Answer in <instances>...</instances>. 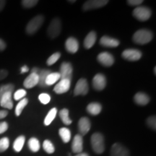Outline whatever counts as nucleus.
Here are the masks:
<instances>
[{
  "instance_id": "f257e3e1",
  "label": "nucleus",
  "mask_w": 156,
  "mask_h": 156,
  "mask_svg": "<svg viewBox=\"0 0 156 156\" xmlns=\"http://www.w3.org/2000/svg\"><path fill=\"white\" fill-rule=\"evenodd\" d=\"M153 33L147 29H140L136 31L132 37L134 43L139 45H145L153 39Z\"/></svg>"
},
{
  "instance_id": "f03ea898",
  "label": "nucleus",
  "mask_w": 156,
  "mask_h": 156,
  "mask_svg": "<svg viewBox=\"0 0 156 156\" xmlns=\"http://www.w3.org/2000/svg\"><path fill=\"white\" fill-rule=\"evenodd\" d=\"M91 145H92L93 151L97 154H101L105 150L104 137L103 134L96 132L91 136Z\"/></svg>"
},
{
  "instance_id": "7ed1b4c3",
  "label": "nucleus",
  "mask_w": 156,
  "mask_h": 156,
  "mask_svg": "<svg viewBox=\"0 0 156 156\" xmlns=\"http://www.w3.org/2000/svg\"><path fill=\"white\" fill-rule=\"evenodd\" d=\"M44 22V17L41 15H38L34 17L29 21L27 24L25 31L28 35H34L40 29Z\"/></svg>"
},
{
  "instance_id": "20e7f679",
  "label": "nucleus",
  "mask_w": 156,
  "mask_h": 156,
  "mask_svg": "<svg viewBox=\"0 0 156 156\" xmlns=\"http://www.w3.org/2000/svg\"><path fill=\"white\" fill-rule=\"evenodd\" d=\"M62 31V22L59 18L55 17L51 20L47 28V35L51 39H55Z\"/></svg>"
},
{
  "instance_id": "39448f33",
  "label": "nucleus",
  "mask_w": 156,
  "mask_h": 156,
  "mask_svg": "<svg viewBox=\"0 0 156 156\" xmlns=\"http://www.w3.org/2000/svg\"><path fill=\"white\" fill-rule=\"evenodd\" d=\"M133 16L137 19L138 20L144 21L147 20L150 18L152 15L151 9L147 7H145V6H139L136 7L135 9L133 10Z\"/></svg>"
},
{
  "instance_id": "423d86ee",
  "label": "nucleus",
  "mask_w": 156,
  "mask_h": 156,
  "mask_svg": "<svg viewBox=\"0 0 156 156\" xmlns=\"http://www.w3.org/2000/svg\"><path fill=\"white\" fill-rule=\"evenodd\" d=\"M60 80H67L71 81L73 78V67L69 62H63L60 66Z\"/></svg>"
},
{
  "instance_id": "0eeeda50",
  "label": "nucleus",
  "mask_w": 156,
  "mask_h": 156,
  "mask_svg": "<svg viewBox=\"0 0 156 156\" xmlns=\"http://www.w3.org/2000/svg\"><path fill=\"white\" fill-rule=\"evenodd\" d=\"M89 91L88 83L86 79L85 78H80L76 84L75 90H74V95H85L87 94Z\"/></svg>"
},
{
  "instance_id": "6e6552de",
  "label": "nucleus",
  "mask_w": 156,
  "mask_h": 156,
  "mask_svg": "<svg viewBox=\"0 0 156 156\" xmlns=\"http://www.w3.org/2000/svg\"><path fill=\"white\" fill-rule=\"evenodd\" d=\"M122 56L128 61L135 62L142 57V52L135 48H127L122 52Z\"/></svg>"
},
{
  "instance_id": "1a4fd4ad",
  "label": "nucleus",
  "mask_w": 156,
  "mask_h": 156,
  "mask_svg": "<svg viewBox=\"0 0 156 156\" xmlns=\"http://www.w3.org/2000/svg\"><path fill=\"white\" fill-rule=\"evenodd\" d=\"M108 3V0H89L85 2L83 5V10L88 11L91 9H98Z\"/></svg>"
},
{
  "instance_id": "9d476101",
  "label": "nucleus",
  "mask_w": 156,
  "mask_h": 156,
  "mask_svg": "<svg viewBox=\"0 0 156 156\" xmlns=\"http://www.w3.org/2000/svg\"><path fill=\"white\" fill-rule=\"evenodd\" d=\"M106 79L103 74H97L93 79V87L98 91H101L106 87Z\"/></svg>"
},
{
  "instance_id": "9b49d317",
  "label": "nucleus",
  "mask_w": 156,
  "mask_h": 156,
  "mask_svg": "<svg viewBox=\"0 0 156 156\" xmlns=\"http://www.w3.org/2000/svg\"><path fill=\"white\" fill-rule=\"evenodd\" d=\"M98 61L105 67H111L114 63V58L108 52H102L98 55Z\"/></svg>"
},
{
  "instance_id": "f8f14e48",
  "label": "nucleus",
  "mask_w": 156,
  "mask_h": 156,
  "mask_svg": "<svg viewBox=\"0 0 156 156\" xmlns=\"http://www.w3.org/2000/svg\"><path fill=\"white\" fill-rule=\"evenodd\" d=\"M111 156H129V152L122 144L114 143L111 149Z\"/></svg>"
},
{
  "instance_id": "ddd939ff",
  "label": "nucleus",
  "mask_w": 156,
  "mask_h": 156,
  "mask_svg": "<svg viewBox=\"0 0 156 156\" xmlns=\"http://www.w3.org/2000/svg\"><path fill=\"white\" fill-rule=\"evenodd\" d=\"M78 130L81 136L85 135L90 131L91 127L90 121L87 117H82L77 124Z\"/></svg>"
},
{
  "instance_id": "4468645a",
  "label": "nucleus",
  "mask_w": 156,
  "mask_h": 156,
  "mask_svg": "<svg viewBox=\"0 0 156 156\" xmlns=\"http://www.w3.org/2000/svg\"><path fill=\"white\" fill-rule=\"evenodd\" d=\"M70 85H71V81L67 80H60V81L54 87V91L57 94L67 93L70 88Z\"/></svg>"
},
{
  "instance_id": "2eb2a0df",
  "label": "nucleus",
  "mask_w": 156,
  "mask_h": 156,
  "mask_svg": "<svg viewBox=\"0 0 156 156\" xmlns=\"http://www.w3.org/2000/svg\"><path fill=\"white\" fill-rule=\"evenodd\" d=\"M83 149V136L76 134L72 143V151L75 153H81Z\"/></svg>"
},
{
  "instance_id": "dca6fc26",
  "label": "nucleus",
  "mask_w": 156,
  "mask_h": 156,
  "mask_svg": "<svg viewBox=\"0 0 156 156\" xmlns=\"http://www.w3.org/2000/svg\"><path fill=\"white\" fill-rule=\"evenodd\" d=\"M65 48L68 52L75 54L79 49V42L74 37H69L65 41Z\"/></svg>"
},
{
  "instance_id": "f3484780",
  "label": "nucleus",
  "mask_w": 156,
  "mask_h": 156,
  "mask_svg": "<svg viewBox=\"0 0 156 156\" xmlns=\"http://www.w3.org/2000/svg\"><path fill=\"white\" fill-rule=\"evenodd\" d=\"M101 46H105V47H117L120 44L119 41L117 40L116 38H112V37H109L107 36H103L102 38L100 39V41H99Z\"/></svg>"
},
{
  "instance_id": "a211bd4d",
  "label": "nucleus",
  "mask_w": 156,
  "mask_h": 156,
  "mask_svg": "<svg viewBox=\"0 0 156 156\" xmlns=\"http://www.w3.org/2000/svg\"><path fill=\"white\" fill-rule=\"evenodd\" d=\"M38 75L35 73H30L23 82V85L25 88H32L38 84Z\"/></svg>"
},
{
  "instance_id": "6ab92c4d",
  "label": "nucleus",
  "mask_w": 156,
  "mask_h": 156,
  "mask_svg": "<svg viewBox=\"0 0 156 156\" xmlns=\"http://www.w3.org/2000/svg\"><path fill=\"white\" fill-rule=\"evenodd\" d=\"M12 96V93L10 92L6 93L5 94H4L0 100V106L3 108L9 109V110L12 108L13 102Z\"/></svg>"
},
{
  "instance_id": "aec40b11",
  "label": "nucleus",
  "mask_w": 156,
  "mask_h": 156,
  "mask_svg": "<svg viewBox=\"0 0 156 156\" xmlns=\"http://www.w3.org/2000/svg\"><path fill=\"white\" fill-rule=\"evenodd\" d=\"M97 39V35L95 31H90L88 34L85 37V40H84V46L86 49L92 48L94 44H95Z\"/></svg>"
},
{
  "instance_id": "412c9836",
  "label": "nucleus",
  "mask_w": 156,
  "mask_h": 156,
  "mask_svg": "<svg viewBox=\"0 0 156 156\" xmlns=\"http://www.w3.org/2000/svg\"><path fill=\"white\" fill-rule=\"evenodd\" d=\"M134 101L140 106H145L150 102V97L145 93L139 92L134 95Z\"/></svg>"
},
{
  "instance_id": "4be33fe9",
  "label": "nucleus",
  "mask_w": 156,
  "mask_h": 156,
  "mask_svg": "<svg viewBox=\"0 0 156 156\" xmlns=\"http://www.w3.org/2000/svg\"><path fill=\"white\" fill-rule=\"evenodd\" d=\"M101 110H102V106L98 103H90L87 106V112L93 116H96L100 114Z\"/></svg>"
},
{
  "instance_id": "5701e85b",
  "label": "nucleus",
  "mask_w": 156,
  "mask_h": 156,
  "mask_svg": "<svg viewBox=\"0 0 156 156\" xmlns=\"http://www.w3.org/2000/svg\"><path fill=\"white\" fill-rule=\"evenodd\" d=\"M51 73L50 69H40V72L38 73V85L41 87H47L46 85V79L47 76Z\"/></svg>"
},
{
  "instance_id": "b1692460",
  "label": "nucleus",
  "mask_w": 156,
  "mask_h": 156,
  "mask_svg": "<svg viewBox=\"0 0 156 156\" xmlns=\"http://www.w3.org/2000/svg\"><path fill=\"white\" fill-rule=\"evenodd\" d=\"M58 134H59V136H61L62 141L64 143H67L71 140V132H70V130L68 128H61L59 129V131H58Z\"/></svg>"
},
{
  "instance_id": "393cba45",
  "label": "nucleus",
  "mask_w": 156,
  "mask_h": 156,
  "mask_svg": "<svg viewBox=\"0 0 156 156\" xmlns=\"http://www.w3.org/2000/svg\"><path fill=\"white\" fill-rule=\"evenodd\" d=\"M58 80H60V75L58 73H51L47 76L46 79V86L48 85H52L55 84Z\"/></svg>"
},
{
  "instance_id": "a878e982",
  "label": "nucleus",
  "mask_w": 156,
  "mask_h": 156,
  "mask_svg": "<svg viewBox=\"0 0 156 156\" xmlns=\"http://www.w3.org/2000/svg\"><path fill=\"white\" fill-rule=\"evenodd\" d=\"M59 117L61 118V119L64 124L66 125H69L71 124L72 120L69 116V110L67 108H63L58 113Z\"/></svg>"
},
{
  "instance_id": "bb28decb",
  "label": "nucleus",
  "mask_w": 156,
  "mask_h": 156,
  "mask_svg": "<svg viewBox=\"0 0 156 156\" xmlns=\"http://www.w3.org/2000/svg\"><path fill=\"white\" fill-rule=\"evenodd\" d=\"M25 141V138L24 136L23 135L19 136L15 140L14 144H13V149L15 150V151H16L18 153V152H20L22 151L23 145H24Z\"/></svg>"
},
{
  "instance_id": "cd10ccee",
  "label": "nucleus",
  "mask_w": 156,
  "mask_h": 156,
  "mask_svg": "<svg viewBox=\"0 0 156 156\" xmlns=\"http://www.w3.org/2000/svg\"><path fill=\"white\" fill-rule=\"evenodd\" d=\"M56 114H57V109L56 108H51V110L48 112V114L46 115V118L44 119V124L46 126H48L51 124V122H53L54 119L56 116Z\"/></svg>"
},
{
  "instance_id": "c85d7f7f",
  "label": "nucleus",
  "mask_w": 156,
  "mask_h": 156,
  "mask_svg": "<svg viewBox=\"0 0 156 156\" xmlns=\"http://www.w3.org/2000/svg\"><path fill=\"white\" fill-rule=\"evenodd\" d=\"M28 147L34 153H36L40 150V142L39 140L35 137H32L28 141Z\"/></svg>"
},
{
  "instance_id": "c756f323",
  "label": "nucleus",
  "mask_w": 156,
  "mask_h": 156,
  "mask_svg": "<svg viewBox=\"0 0 156 156\" xmlns=\"http://www.w3.org/2000/svg\"><path fill=\"white\" fill-rule=\"evenodd\" d=\"M28 103V99L26 98H23L22 100H20V101L17 103L16 108H15V114H16V116H19L20 115L22 114L23 110L24 109L25 107L27 106Z\"/></svg>"
},
{
  "instance_id": "7c9ffc66",
  "label": "nucleus",
  "mask_w": 156,
  "mask_h": 156,
  "mask_svg": "<svg viewBox=\"0 0 156 156\" xmlns=\"http://www.w3.org/2000/svg\"><path fill=\"white\" fill-rule=\"evenodd\" d=\"M15 89V85L12 83L6 84V85H3L0 86V100H1V98L2 97L4 94H5L6 93H13V90Z\"/></svg>"
},
{
  "instance_id": "2f4dec72",
  "label": "nucleus",
  "mask_w": 156,
  "mask_h": 156,
  "mask_svg": "<svg viewBox=\"0 0 156 156\" xmlns=\"http://www.w3.org/2000/svg\"><path fill=\"white\" fill-rule=\"evenodd\" d=\"M43 147H44V150L46 153L48 154L53 153L54 151H55V148H54V146L53 144L51 143V142L50 140H45L43 143Z\"/></svg>"
},
{
  "instance_id": "473e14b6",
  "label": "nucleus",
  "mask_w": 156,
  "mask_h": 156,
  "mask_svg": "<svg viewBox=\"0 0 156 156\" xmlns=\"http://www.w3.org/2000/svg\"><path fill=\"white\" fill-rule=\"evenodd\" d=\"M60 57H61V54L59 52H56V53L53 54L51 56H49V58L46 61V64L48 66L53 65L54 64H55L59 59Z\"/></svg>"
},
{
  "instance_id": "72a5a7b5",
  "label": "nucleus",
  "mask_w": 156,
  "mask_h": 156,
  "mask_svg": "<svg viewBox=\"0 0 156 156\" xmlns=\"http://www.w3.org/2000/svg\"><path fill=\"white\" fill-rule=\"evenodd\" d=\"M9 146V140L7 137L0 139V153H3L8 149Z\"/></svg>"
},
{
  "instance_id": "f704fd0d",
  "label": "nucleus",
  "mask_w": 156,
  "mask_h": 156,
  "mask_svg": "<svg viewBox=\"0 0 156 156\" xmlns=\"http://www.w3.org/2000/svg\"><path fill=\"white\" fill-rule=\"evenodd\" d=\"M38 2V1H37V0H23L21 2L23 7L26 9L32 8L34 6H36Z\"/></svg>"
},
{
  "instance_id": "c9c22d12",
  "label": "nucleus",
  "mask_w": 156,
  "mask_h": 156,
  "mask_svg": "<svg viewBox=\"0 0 156 156\" xmlns=\"http://www.w3.org/2000/svg\"><path fill=\"white\" fill-rule=\"evenodd\" d=\"M27 92L26 90L24 89H19L17 90L14 93V98L15 101H19L22 100L23 98H24V97L26 95Z\"/></svg>"
},
{
  "instance_id": "e433bc0d",
  "label": "nucleus",
  "mask_w": 156,
  "mask_h": 156,
  "mask_svg": "<svg viewBox=\"0 0 156 156\" xmlns=\"http://www.w3.org/2000/svg\"><path fill=\"white\" fill-rule=\"evenodd\" d=\"M147 126L149 127H151L152 129H153L154 131H155L156 129V117L155 116H151L150 117H148L147 119Z\"/></svg>"
},
{
  "instance_id": "4c0bfd02",
  "label": "nucleus",
  "mask_w": 156,
  "mask_h": 156,
  "mask_svg": "<svg viewBox=\"0 0 156 156\" xmlns=\"http://www.w3.org/2000/svg\"><path fill=\"white\" fill-rule=\"evenodd\" d=\"M38 99L43 104H48L51 101V96L47 93H41L39 95Z\"/></svg>"
},
{
  "instance_id": "58836bf2",
  "label": "nucleus",
  "mask_w": 156,
  "mask_h": 156,
  "mask_svg": "<svg viewBox=\"0 0 156 156\" xmlns=\"http://www.w3.org/2000/svg\"><path fill=\"white\" fill-rule=\"evenodd\" d=\"M8 129V124L6 122H0V134L5 133Z\"/></svg>"
},
{
  "instance_id": "ea45409f",
  "label": "nucleus",
  "mask_w": 156,
  "mask_h": 156,
  "mask_svg": "<svg viewBox=\"0 0 156 156\" xmlns=\"http://www.w3.org/2000/svg\"><path fill=\"white\" fill-rule=\"evenodd\" d=\"M143 2V0H128L127 4L130 6H139Z\"/></svg>"
},
{
  "instance_id": "a19ab883",
  "label": "nucleus",
  "mask_w": 156,
  "mask_h": 156,
  "mask_svg": "<svg viewBox=\"0 0 156 156\" xmlns=\"http://www.w3.org/2000/svg\"><path fill=\"white\" fill-rule=\"evenodd\" d=\"M8 71L6 69H0V81L5 79L8 75Z\"/></svg>"
},
{
  "instance_id": "79ce46f5",
  "label": "nucleus",
  "mask_w": 156,
  "mask_h": 156,
  "mask_svg": "<svg viewBox=\"0 0 156 156\" xmlns=\"http://www.w3.org/2000/svg\"><path fill=\"white\" fill-rule=\"evenodd\" d=\"M6 47H7L6 43L2 39L0 38V51H3L4 50H5Z\"/></svg>"
},
{
  "instance_id": "37998d69",
  "label": "nucleus",
  "mask_w": 156,
  "mask_h": 156,
  "mask_svg": "<svg viewBox=\"0 0 156 156\" xmlns=\"http://www.w3.org/2000/svg\"><path fill=\"white\" fill-rule=\"evenodd\" d=\"M8 115V112L6 110H0V119L5 118Z\"/></svg>"
},
{
  "instance_id": "c03bdc74",
  "label": "nucleus",
  "mask_w": 156,
  "mask_h": 156,
  "mask_svg": "<svg viewBox=\"0 0 156 156\" xmlns=\"http://www.w3.org/2000/svg\"><path fill=\"white\" fill-rule=\"evenodd\" d=\"M29 71V68L28 67V66L25 65V66H23L22 67H21V74H24L25 73H28Z\"/></svg>"
},
{
  "instance_id": "a18cd8bd",
  "label": "nucleus",
  "mask_w": 156,
  "mask_h": 156,
  "mask_svg": "<svg viewBox=\"0 0 156 156\" xmlns=\"http://www.w3.org/2000/svg\"><path fill=\"white\" fill-rule=\"evenodd\" d=\"M5 5H6V1H5V0H0V12L3 10Z\"/></svg>"
},
{
  "instance_id": "49530a36",
  "label": "nucleus",
  "mask_w": 156,
  "mask_h": 156,
  "mask_svg": "<svg viewBox=\"0 0 156 156\" xmlns=\"http://www.w3.org/2000/svg\"><path fill=\"white\" fill-rule=\"evenodd\" d=\"M39 72H40V69H38V67H34L32 69H31V73H35L38 75Z\"/></svg>"
},
{
  "instance_id": "de8ad7c7",
  "label": "nucleus",
  "mask_w": 156,
  "mask_h": 156,
  "mask_svg": "<svg viewBox=\"0 0 156 156\" xmlns=\"http://www.w3.org/2000/svg\"><path fill=\"white\" fill-rule=\"evenodd\" d=\"M75 156H89V155H88V154L86 153H81L77 154Z\"/></svg>"
},
{
  "instance_id": "09e8293b",
  "label": "nucleus",
  "mask_w": 156,
  "mask_h": 156,
  "mask_svg": "<svg viewBox=\"0 0 156 156\" xmlns=\"http://www.w3.org/2000/svg\"><path fill=\"white\" fill-rule=\"evenodd\" d=\"M68 2H73V3H74V2H75V0H74V1H68Z\"/></svg>"
}]
</instances>
